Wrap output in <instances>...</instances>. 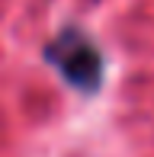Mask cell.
<instances>
[{"instance_id":"cell-1","label":"cell","mask_w":154,"mask_h":157,"mask_svg":"<svg viewBox=\"0 0 154 157\" xmlns=\"http://www.w3.org/2000/svg\"><path fill=\"white\" fill-rule=\"evenodd\" d=\"M45 61L80 93H96L103 83V55L83 29L67 26L45 45Z\"/></svg>"}]
</instances>
